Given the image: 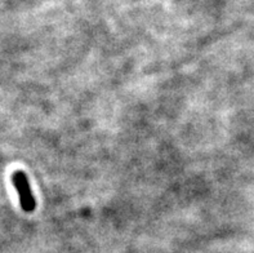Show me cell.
I'll return each mask as SVG.
<instances>
[{"mask_svg":"<svg viewBox=\"0 0 254 253\" xmlns=\"http://www.w3.org/2000/svg\"><path fill=\"white\" fill-rule=\"evenodd\" d=\"M13 185L16 187L17 192H18L19 203H21V208L25 212L30 213L35 209V198L32 195L31 187H30V182L25 173L22 170H16L13 173L12 177Z\"/></svg>","mask_w":254,"mask_h":253,"instance_id":"6da1fadb","label":"cell"}]
</instances>
